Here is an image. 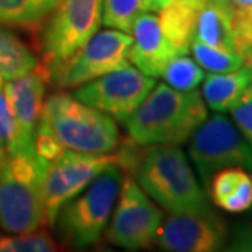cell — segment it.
Wrapping results in <instances>:
<instances>
[{"label": "cell", "instance_id": "2", "mask_svg": "<svg viewBox=\"0 0 252 252\" xmlns=\"http://www.w3.org/2000/svg\"><path fill=\"white\" fill-rule=\"evenodd\" d=\"M128 174L167 213H210L208 196L179 146H139Z\"/></svg>", "mask_w": 252, "mask_h": 252}, {"label": "cell", "instance_id": "15", "mask_svg": "<svg viewBox=\"0 0 252 252\" xmlns=\"http://www.w3.org/2000/svg\"><path fill=\"white\" fill-rule=\"evenodd\" d=\"M211 201L229 213H243L252 206V170L226 167L213 174L208 184Z\"/></svg>", "mask_w": 252, "mask_h": 252}, {"label": "cell", "instance_id": "10", "mask_svg": "<svg viewBox=\"0 0 252 252\" xmlns=\"http://www.w3.org/2000/svg\"><path fill=\"white\" fill-rule=\"evenodd\" d=\"M120 164L123 167V156L120 148L110 154H90L80 151L64 149L58 158L46 164V226L56 220L61 206L84 190L92 180L112 167Z\"/></svg>", "mask_w": 252, "mask_h": 252}, {"label": "cell", "instance_id": "24", "mask_svg": "<svg viewBox=\"0 0 252 252\" xmlns=\"http://www.w3.org/2000/svg\"><path fill=\"white\" fill-rule=\"evenodd\" d=\"M59 249V243L44 229L0 236V252H54Z\"/></svg>", "mask_w": 252, "mask_h": 252}, {"label": "cell", "instance_id": "25", "mask_svg": "<svg viewBox=\"0 0 252 252\" xmlns=\"http://www.w3.org/2000/svg\"><path fill=\"white\" fill-rule=\"evenodd\" d=\"M231 28L236 51L244 59V64L249 65L252 63V3L233 5Z\"/></svg>", "mask_w": 252, "mask_h": 252}, {"label": "cell", "instance_id": "6", "mask_svg": "<svg viewBox=\"0 0 252 252\" xmlns=\"http://www.w3.org/2000/svg\"><path fill=\"white\" fill-rule=\"evenodd\" d=\"M102 10L103 0H59L36 32L38 56L48 79L98 32Z\"/></svg>", "mask_w": 252, "mask_h": 252}, {"label": "cell", "instance_id": "17", "mask_svg": "<svg viewBox=\"0 0 252 252\" xmlns=\"http://www.w3.org/2000/svg\"><path fill=\"white\" fill-rule=\"evenodd\" d=\"M251 84L252 67L246 64L229 72H210V75L203 79L201 97L206 107L216 113H223L233 108Z\"/></svg>", "mask_w": 252, "mask_h": 252}, {"label": "cell", "instance_id": "8", "mask_svg": "<svg viewBox=\"0 0 252 252\" xmlns=\"http://www.w3.org/2000/svg\"><path fill=\"white\" fill-rule=\"evenodd\" d=\"M162 220L158 203L126 172L107 229L108 243L126 251L148 249L156 244Z\"/></svg>", "mask_w": 252, "mask_h": 252}, {"label": "cell", "instance_id": "11", "mask_svg": "<svg viewBox=\"0 0 252 252\" xmlns=\"http://www.w3.org/2000/svg\"><path fill=\"white\" fill-rule=\"evenodd\" d=\"M156 85V79L134 65L117 69L74 89L80 102L100 110L123 123Z\"/></svg>", "mask_w": 252, "mask_h": 252}, {"label": "cell", "instance_id": "18", "mask_svg": "<svg viewBox=\"0 0 252 252\" xmlns=\"http://www.w3.org/2000/svg\"><path fill=\"white\" fill-rule=\"evenodd\" d=\"M231 10L233 3L229 0H205L196 20L193 39L236 51L231 28Z\"/></svg>", "mask_w": 252, "mask_h": 252}, {"label": "cell", "instance_id": "3", "mask_svg": "<svg viewBox=\"0 0 252 252\" xmlns=\"http://www.w3.org/2000/svg\"><path fill=\"white\" fill-rule=\"evenodd\" d=\"M46 162L36 148L7 153L0 160V228L28 233L46 224Z\"/></svg>", "mask_w": 252, "mask_h": 252}, {"label": "cell", "instance_id": "26", "mask_svg": "<svg viewBox=\"0 0 252 252\" xmlns=\"http://www.w3.org/2000/svg\"><path fill=\"white\" fill-rule=\"evenodd\" d=\"M0 136H2L7 153H20V151L34 149V146H28L25 143L20 128L15 120L12 108L8 105V100L5 97L3 89H0Z\"/></svg>", "mask_w": 252, "mask_h": 252}, {"label": "cell", "instance_id": "23", "mask_svg": "<svg viewBox=\"0 0 252 252\" xmlns=\"http://www.w3.org/2000/svg\"><path fill=\"white\" fill-rule=\"evenodd\" d=\"M162 79L170 87L189 92V90H195L203 82L205 70L193 58H189L187 54H180L165 65Z\"/></svg>", "mask_w": 252, "mask_h": 252}, {"label": "cell", "instance_id": "30", "mask_svg": "<svg viewBox=\"0 0 252 252\" xmlns=\"http://www.w3.org/2000/svg\"><path fill=\"white\" fill-rule=\"evenodd\" d=\"M233 5H251L252 0H229Z\"/></svg>", "mask_w": 252, "mask_h": 252}, {"label": "cell", "instance_id": "13", "mask_svg": "<svg viewBox=\"0 0 252 252\" xmlns=\"http://www.w3.org/2000/svg\"><path fill=\"white\" fill-rule=\"evenodd\" d=\"M48 84L46 72L43 70L41 64L36 70L27 75L5 80V97L17 120L20 133L28 146H34L38 122L43 112L44 100H46Z\"/></svg>", "mask_w": 252, "mask_h": 252}, {"label": "cell", "instance_id": "28", "mask_svg": "<svg viewBox=\"0 0 252 252\" xmlns=\"http://www.w3.org/2000/svg\"><path fill=\"white\" fill-rule=\"evenodd\" d=\"M172 0H149V3H151V10L153 12H159L160 8L165 7L167 3H170Z\"/></svg>", "mask_w": 252, "mask_h": 252}, {"label": "cell", "instance_id": "20", "mask_svg": "<svg viewBox=\"0 0 252 252\" xmlns=\"http://www.w3.org/2000/svg\"><path fill=\"white\" fill-rule=\"evenodd\" d=\"M59 0H0V25L36 34Z\"/></svg>", "mask_w": 252, "mask_h": 252}, {"label": "cell", "instance_id": "4", "mask_svg": "<svg viewBox=\"0 0 252 252\" xmlns=\"http://www.w3.org/2000/svg\"><path fill=\"white\" fill-rule=\"evenodd\" d=\"M36 129L48 133L61 148L80 153L110 154L122 144L117 120L63 90L44 100Z\"/></svg>", "mask_w": 252, "mask_h": 252}, {"label": "cell", "instance_id": "5", "mask_svg": "<svg viewBox=\"0 0 252 252\" xmlns=\"http://www.w3.org/2000/svg\"><path fill=\"white\" fill-rule=\"evenodd\" d=\"M126 170L115 164L61 206L51 226L59 244L74 249L97 244L112 218Z\"/></svg>", "mask_w": 252, "mask_h": 252}, {"label": "cell", "instance_id": "19", "mask_svg": "<svg viewBox=\"0 0 252 252\" xmlns=\"http://www.w3.org/2000/svg\"><path fill=\"white\" fill-rule=\"evenodd\" d=\"M39 56L17 36L12 28L0 25V72L5 80L27 75L39 67Z\"/></svg>", "mask_w": 252, "mask_h": 252}, {"label": "cell", "instance_id": "22", "mask_svg": "<svg viewBox=\"0 0 252 252\" xmlns=\"http://www.w3.org/2000/svg\"><path fill=\"white\" fill-rule=\"evenodd\" d=\"M190 53L196 63L208 72H229L244 65V59L233 49H224L191 39Z\"/></svg>", "mask_w": 252, "mask_h": 252}, {"label": "cell", "instance_id": "7", "mask_svg": "<svg viewBox=\"0 0 252 252\" xmlns=\"http://www.w3.org/2000/svg\"><path fill=\"white\" fill-rule=\"evenodd\" d=\"M189 141V156L206 189L213 174L221 169L252 170V146L224 115L216 113L206 118Z\"/></svg>", "mask_w": 252, "mask_h": 252}, {"label": "cell", "instance_id": "27", "mask_svg": "<svg viewBox=\"0 0 252 252\" xmlns=\"http://www.w3.org/2000/svg\"><path fill=\"white\" fill-rule=\"evenodd\" d=\"M231 118L239 129V133L244 136V139L252 146V84L244 90L241 98L229 110Z\"/></svg>", "mask_w": 252, "mask_h": 252}, {"label": "cell", "instance_id": "31", "mask_svg": "<svg viewBox=\"0 0 252 252\" xmlns=\"http://www.w3.org/2000/svg\"><path fill=\"white\" fill-rule=\"evenodd\" d=\"M249 65H251V67H252V63H251V64H249Z\"/></svg>", "mask_w": 252, "mask_h": 252}, {"label": "cell", "instance_id": "16", "mask_svg": "<svg viewBox=\"0 0 252 252\" xmlns=\"http://www.w3.org/2000/svg\"><path fill=\"white\" fill-rule=\"evenodd\" d=\"M203 3L205 0H172L159 10L158 18L160 30L179 56L190 51L196 20Z\"/></svg>", "mask_w": 252, "mask_h": 252}, {"label": "cell", "instance_id": "9", "mask_svg": "<svg viewBox=\"0 0 252 252\" xmlns=\"http://www.w3.org/2000/svg\"><path fill=\"white\" fill-rule=\"evenodd\" d=\"M133 38L129 33L107 28L94 34L74 56H70L56 72L49 75V84L58 90L75 89L129 65Z\"/></svg>", "mask_w": 252, "mask_h": 252}, {"label": "cell", "instance_id": "12", "mask_svg": "<svg viewBox=\"0 0 252 252\" xmlns=\"http://www.w3.org/2000/svg\"><path fill=\"white\" fill-rule=\"evenodd\" d=\"M226 228L211 213H169L159 226L156 246L165 252H215L224 248Z\"/></svg>", "mask_w": 252, "mask_h": 252}, {"label": "cell", "instance_id": "29", "mask_svg": "<svg viewBox=\"0 0 252 252\" xmlns=\"http://www.w3.org/2000/svg\"><path fill=\"white\" fill-rule=\"evenodd\" d=\"M5 156H7V146H5L2 136H0V160H2Z\"/></svg>", "mask_w": 252, "mask_h": 252}, {"label": "cell", "instance_id": "21", "mask_svg": "<svg viewBox=\"0 0 252 252\" xmlns=\"http://www.w3.org/2000/svg\"><path fill=\"white\" fill-rule=\"evenodd\" d=\"M146 12H153L149 0H103L102 25L131 34L134 22Z\"/></svg>", "mask_w": 252, "mask_h": 252}, {"label": "cell", "instance_id": "1", "mask_svg": "<svg viewBox=\"0 0 252 252\" xmlns=\"http://www.w3.org/2000/svg\"><path fill=\"white\" fill-rule=\"evenodd\" d=\"M208 118V107L196 90H177L158 84L122 123L128 141L146 146H180Z\"/></svg>", "mask_w": 252, "mask_h": 252}, {"label": "cell", "instance_id": "14", "mask_svg": "<svg viewBox=\"0 0 252 252\" xmlns=\"http://www.w3.org/2000/svg\"><path fill=\"white\" fill-rule=\"evenodd\" d=\"M131 44L129 63L138 67L141 72L151 77H162V72L175 56L177 51L167 41L160 30L159 18L156 15L146 12L136 20L131 30Z\"/></svg>", "mask_w": 252, "mask_h": 252}]
</instances>
